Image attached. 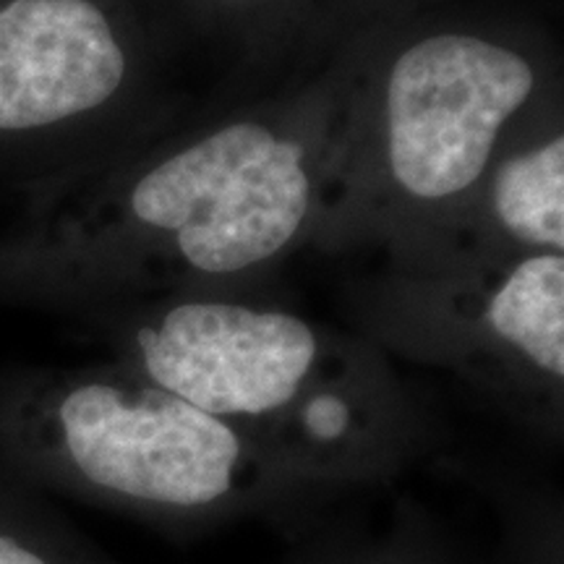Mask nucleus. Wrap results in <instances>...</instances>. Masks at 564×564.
<instances>
[{
    "mask_svg": "<svg viewBox=\"0 0 564 564\" xmlns=\"http://www.w3.org/2000/svg\"><path fill=\"white\" fill-rule=\"evenodd\" d=\"M116 348L118 364L230 426L278 478L369 474L411 436L382 352L253 288L129 301Z\"/></svg>",
    "mask_w": 564,
    "mask_h": 564,
    "instance_id": "obj_1",
    "label": "nucleus"
},
{
    "mask_svg": "<svg viewBox=\"0 0 564 564\" xmlns=\"http://www.w3.org/2000/svg\"><path fill=\"white\" fill-rule=\"evenodd\" d=\"M554 116V74L489 34L432 32L348 68L308 246L384 251L440 228L514 139Z\"/></svg>",
    "mask_w": 564,
    "mask_h": 564,
    "instance_id": "obj_2",
    "label": "nucleus"
},
{
    "mask_svg": "<svg viewBox=\"0 0 564 564\" xmlns=\"http://www.w3.org/2000/svg\"><path fill=\"white\" fill-rule=\"evenodd\" d=\"M0 447L26 476L137 510H220L278 478L230 426L118 361L0 394Z\"/></svg>",
    "mask_w": 564,
    "mask_h": 564,
    "instance_id": "obj_3",
    "label": "nucleus"
},
{
    "mask_svg": "<svg viewBox=\"0 0 564 564\" xmlns=\"http://www.w3.org/2000/svg\"><path fill=\"white\" fill-rule=\"evenodd\" d=\"M361 316L373 340L440 364L520 419L552 423L564 394V253L434 246L382 251Z\"/></svg>",
    "mask_w": 564,
    "mask_h": 564,
    "instance_id": "obj_4",
    "label": "nucleus"
},
{
    "mask_svg": "<svg viewBox=\"0 0 564 564\" xmlns=\"http://www.w3.org/2000/svg\"><path fill=\"white\" fill-rule=\"evenodd\" d=\"M141 74L91 0H11L0 9V137H34L116 110Z\"/></svg>",
    "mask_w": 564,
    "mask_h": 564,
    "instance_id": "obj_5",
    "label": "nucleus"
},
{
    "mask_svg": "<svg viewBox=\"0 0 564 564\" xmlns=\"http://www.w3.org/2000/svg\"><path fill=\"white\" fill-rule=\"evenodd\" d=\"M398 246L491 253H564L562 116L549 118L514 139L494 160L481 186L453 220Z\"/></svg>",
    "mask_w": 564,
    "mask_h": 564,
    "instance_id": "obj_6",
    "label": "nucleus"
},
{
    "mask_svg": "<svg viewBox=\"0 0 564 564\" xmlns=\"http://www.w3.org/2000/svg\"><path fill=\"white\" fill-rule=\"evenodd\" d=\"M0 564H87L34 514L0 497Z\"/></svg>",
    "mask_w": 564,
    "mask_h": 564,
    "instance_id": "obj_7",
    "label": "nucleus"
},
{
    "mask_svg": "<svg viewBox=\"0 0 564 564\" xmlns=\"http://www.w3.org/2000/svg\"><path fill=\"white\" fill-rule=\"evenodd\" d=\"M232 3H246V0H232Z\"/></svg>",
    "mask_w": 564,
    "mask_h": 564,
    "instance_id": "obj_8",
    "label": "nucleus"
}]
</instances>
